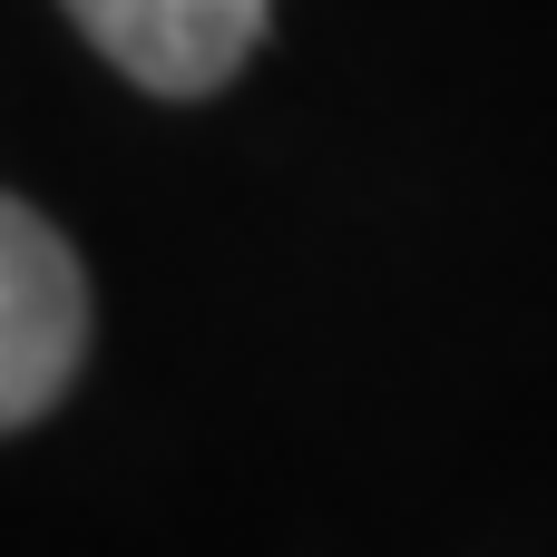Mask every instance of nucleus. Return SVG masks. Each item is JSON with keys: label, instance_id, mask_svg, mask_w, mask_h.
I'll return each mask as SVG.
<instances>
[{"label": "nucleus", "instance_id": "obj_1", "mask_svg": "<svg viewBox=\"0 0 557 557\" xmlns=\"http://www.w3.org/2000/svg\"><path fill=\"white\" fill-rule=\"evenodd\" d=\"M88 362V274L49 215L0 196V431L59 411Z\"/></svg>", "mask_w": 557, "mask_h": 557}, {"label": "nucleus", "instance_id": "obj_2", "mask_svg": "<svg viewBox=\"0 0 557 557\" xmlns=\"http://www.w3.org/2000/svg\"><path fill=\"white\" fill-rule=\"evenodd\" d=\"M69 20L147 98H215L255 59L274 0H69Z\"/></svg>", "mask_w": 557, "mask_h": 557}]
</instances>
